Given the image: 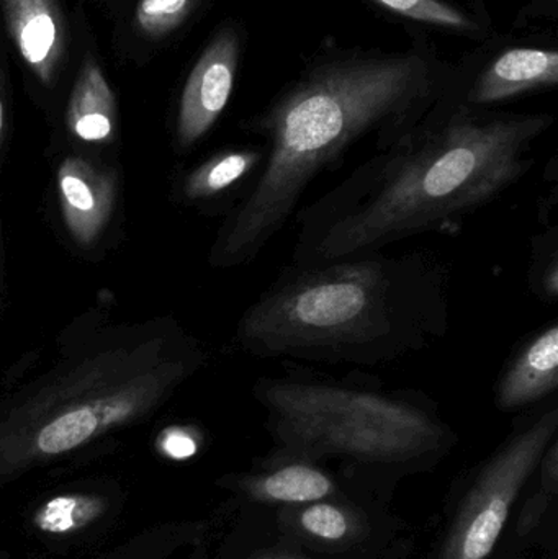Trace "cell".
Returning a JSON list of instances; mask_svg holds the SVG:
<instances>
[{
    "label": "cell",
    "instance_id": "cell-1",
    "mask_svg": "<svg viewBox=\"0 0 558 559\" xmlns=\"http://www.w3.org/2000/svg\"><path fill=\"white\" fill-rule=\"evenodd\" d=\"M554 115L474 107L455 85L415 127L297 213L292 264L385 251L458 235L536 166Z\"/></svg>",
    "mask_w": 558,
    "mask_h": 559
},
{
    "label": "cell",
    "instance_id": "cell-2",
    "mask_svg": "<svg viewBox=\"0 0 558 559\" xmlns=\"http://www.w3.org/2000/svg\"><path fill=\"white\" fill-rule=\"evenodd\" d=\"M459 84L435 49L336 51L311 62L242 128L265 147L264 167L216 238V267L252 264L297 212L311 183L357 144L385 150Z\"/></svg>",
    "mask_w": 558,
    "mask_h": 559
},
{
    "label": "cell",
    "instance_id": "cell-3",
    "mask_svg": "<svg viewBox=\"0 0 558 559\" xmlns=\"http://www.w3.org/2000/svg\"><path fill=\"white\" fill-rule=\"evenodd\" d=\"M449 277L428 252L290 264L242 312L236 341L262 360L372 368L449 331Z\"/></svg>",
    "mask_w": 558,
    "mask_h": 559
},
{
    "label": "cell",
    "instance_id": "cell-4",
    "mask_svg": "<svg viewBox=\"0 0 558 559\" xmlns=\"http://www.w3.org/2000/svg\"><path fill=\"white\" fill-rule=\"evenodd\" d=\"M284 371L259 378L252 396L292 455L406 465L432 459L452 443L451 427L422 390L390 388L366 373L333 377L292 361Z\"/></svg>",
    "mask_w": 558,
    "mask_h": 559
},
{
    "label": "cell",
    "instance_id": "cell-5",
    "mask_svg": "<svg viewBox=\"0 0 558 559\" xmlns=\"http://www.w3.org/2000/svg\"><path fill=\"white\" fill-rule=\"evenodd\" d=\"M558 432L556 397L514 426L504 445L485 463L449 532L439 559H487L511 508Z\"/></svg>",
    "mask_w": 558,
    "mask_h": 559
},
{
    "label": "cell",
    "instance_id": "cell-6",
    "mask_svg": "<svg viewBox=\"0 0 558 559\" xmlns=\"http://www.w3.org/2000/svg\"><path fill=\"white\" fill-rule=\"evenodd\" d=\"M128 492L117 481H79L36 496L25 511L26 535L52 555L100 544L120 522Z\"/></svg>",
    "mask_w": 558,
    "mask_h": 559
},
{
    "label": "cell",
    "instance_id": "cell-7",
    "mask_svg": "<svg viewBox=\"0 0 558 559\" xmlns=\"http://www.w3.org/2000/svg\"><path fill=\"white\" fill-rule=\"evenodd\" d=\"M241 33L235 25L216 32L183 85L177 115V141L182 150L199 143L228 107L238 74Z\"/></svg>",
    "mask_w": 558,
    "mask_h": 559
},
{
    "label": "cell",
    "instance_id": "cell-8",
    "mask_svg": "<svg viewBox=\"0 0 558 559\" xmlns=\"http://www.w3.org/2000/svg\"><path fill=\"white\" fill-rule=\"evenodd\" d=\"M558 388V322H547L514 345L495 383V404L503 413L553 400Z\"/></svg>",
    "mask_w": 558,
    "mask_h": 559
},
{
    "label": "cell",
    "instance_id": "cell-9",
    "mask_svg": "<svg viewBox=\"0 0 558 559\" xmlns=\"http://www.w3.org/2000/svg\"><path fill=\"white\" fill-rule=\"evenodd\" d=\"M557 84V49L518 46L504 49L485 66L467 87H462V97L474 107L494 108Z\"/></svg>",
    "mask_w": 558,
    "mask_h": 559
},
{
    "label": "cell",
    "instance_id": "cell-10",
    "mask_svg": "<svg viewBox=\"0 0 558 559\" xmlns=\"http://www.w3.org/2000/svg\"><path fill=\"white\" fill-rule=\"evenodd\" d=\"M13 45L25 64L51 85L66 52L64 16L58 0H0Z\"/></svg>",
    "mask_w": 558,
    "mask_h": 559
},
{
    "label": "cell",
    "instance_id": "cell-11",
    "mask_svg": "<svg viewBox=\"0 0 558 559\" xmlns=\"http://www.w3.org/2000/svg\"><path fill=\"white\" fill-rule=\"evenodd\" d=\"M62 216L79 245H91L110 219L117 193L114 174L82 157H68L58 170Z\"/></svg>",
    "mask_w": 558,
    "mask_h": 559
},
{
    "label": "cell",
    "instance_id": "cell-12",
    "mask_svg": "<svg viewBox=\"0 0 558 559\" xmlns=\"http://www.w3.org/2000/svg\"><path fill=\"white\" fill-rule=\"evenodd\" d=\"M262 143L228 147L203 160L183 180L187 202L199 205H223L231 215L248 197L264 167Z\"/></svg>",
    "mask_w": 558,
    "mask_h": 559
},
{
    "label": "cell",
    "instance_id": "cell-13",
    "mask_svg": "<svg viewBox=\"0 0 558 559\" xmlns=\"http://www.w3.org/2000/svg\"><path fill=\"white\" fill-rule=\"evenodd\" d=\"M66 123L79 140L107 143L117 131V100L95 59L88 58L79 71L69 98Z\"/></svg>",
    "mask_w": 558,
    "mask_h": 559
},
{
    "label": "cell",
    "instance_id": "cell-14",
    "mask_svg": "<svg viewBox=\"0 0 558 559\" xmlns=\"http://www.w3.org/2000/svg\"><path fill=\"white\" fill-rule=\"evenodd\" d=\"M369 2L393 15L403 16L422 25L446 29V32L458 33V35L482 38L490 29V23L449 0H369Z\"/></svg>",
    "mask_w": 558,
    "mask_h": 559
},
{
    "label": "cell",
    "instance_id": "cell-15",
    "mask_svg": "<svg viewBox=\"0 0 558 559\" xmlns=\"http://www.w3.org/2000/svg\"><path fill=\"white\" fill-rule=\"evenodd\" d=\"M246 486L254 489L258 498L281 502H310L327 498L333 489V481L308 463L292 462L252 481L249 479Z\"/></svg>",
    "mask_w": 558,
    "mask_h": 559
},
{
    "label": "cell",
    "instance_id": "cell-16",
    "mask_svg": "<svg viewBox=\"0 0 558 559\" xmlns=\"http://www.w3.org/2000/svg\"><path fill=\"white\" fill-rule=\"evenodd\" d=\"M531 292L544 305L554 306L558 299V228L556 222L533 238L530 262Z\"/></svg>",
    "mask_w": 558,
    "mask_h": 559
},
{
    "label": "cell",
    "instance_id": "cell-17",
    "mask_svg": "<svg viewBox=\"0 0 558 559\" xmlns=\"http://www.w3.org/2000/svg\"><path fill=\"white\" fill-rule=\"evenodd\" d=\"M199 0H140L134 20L141 32L150 36H164L179 28Z\"/></svg>",
    "mask_w": 558,
    "mask_h": 559
},
{
    "label": "cell",
    "instance_id": "cell-18",
    "mask_svg": "<svg viewBox=\"0 0 558 559\" xmlns=\"http://www.w3.org/2000/svg\"><path fill=\"white\" fill-rule=\"evenodd\" d=\"M301 527L324 540H341L349 532V521L341 509L330 504H317L301 512Z\"/></svg>",
    "mask_w": 558,
    "mask_h": 559
},
{
    "label": "cell",
    "instance_id": "cell-19",
    "mask_svg": "<svg viewBox=\"0 0 558 559\" xmlns=\"http://www.w3.org/2000/svg\"><path fill=\"white\" fill-rule=\"evenodd\" d=\"M159 449L170 459H189L195 455L197 440L187 430L169 429L161 436Z\"/></svg>",
    "mask_w": 558,
    "mask_h": 559
},
{
    "label": "cell",
    "instance_id": "cell-20",
    "mask_svg": "<svg viewBox=\"0 0 558 559\" xmlns=\"http://www.w3.org/2000/svg\"><path fill=\"white\" fill-rule=\"evenodd\" d=\"M449 2L458 3V5L471 10V12H474L475 15H478L480 16V19H484L485 22H488L487 7H485V0H449Z\"/></svg>",
    "mask_w": 558,
    "mask_h": 559
},
{
    "label": "cell",
    "instance_id": "cell-21",
    "mask_svg": "<svg viewBox=\"0 0 558 559\" xmlns=\"http://www.w3.org/2000/svg\"><path fill=\"white\" fill-rule=\"evenodd\" d=\"M3 127H5V107H3V100L0 97V146H2Z\"/></svg>",
    "mask_w": 558,
    "mask_h": 559
},
{
    "label": "cell",
    "instance_id": "cell-22",
    "mask_svg": "<svg viewBox=\"0 0 558 559\" xmlns=\"http://www.w3.org/2000/svg\"><path fill=\"white\" fill-rule=\"evenodd\" d=\"M264 559H307V558H300V557H288V555H281V557H269Z\"/></svg>",
    "mask_w": 558,
    "mask_h": 559
},
{
    "label": "cell",
    "instance_id": "cell-23",
    "mask_svg": "<svg viewBox=\"0 0 558 559\" xmlns=\"http://www.w3.org/2000/svg\"><path fill=\"white\" fill-rule=\"evenodd\" d=\"M186 559H203L202 551L195 550L189 558Z\"/></svg>",
    "mask_w": 558,
    "mask_h": 559
}]
</instances>
